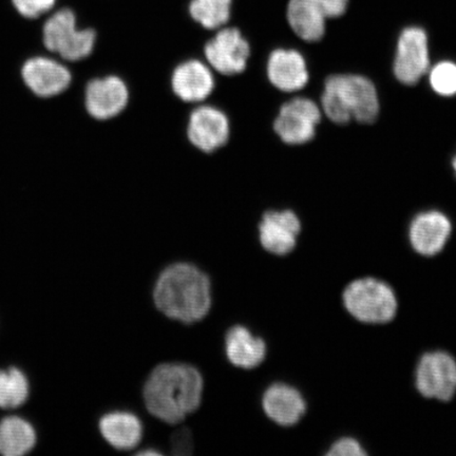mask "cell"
<instances>
[{"mask_svg":"<svg viewBox=\"0 0 456 456\" xmlns=\"http://www.w3.org/2000/svg\"><path fill=\"white\" fill-rule=\"evenodd\" d=\"M171 450L175 455H191L193 452V437L191 430L176 431L170 441Z\"/></svg>","mask_w":456,"mask_h":456,"instance_id":"484cf974","label":"cell"},{"mask_svg":"<svg viewBox=\"0 0 456 456\" xmlns=\"http://www.w3.org/2000/svg\"><path fill=\"white\" fill-rule=\"evenodd\" d=\"M171 88L181 101L201 102L213 94L214 74L201 61H186L174 70Z\"/></svg>","mask_w":456,"mask_h":456,"instance_id":"9a60e30c","label":"cell"},{"mask_svg":"<svg viewBox=\"0 0 456 456\" xmlns=\"http://www.w3.org/2000/svg\"><path fill=\"white\" fill-rule=\"evenodd\" d=\"M430 84L437 94L452 96L456 94V65L452 61H442L433 67Z\"/></svg>","mask_w":456,"mask_h":456,"instance_id":"cb8c5ba5","label":"cell"},{"mask_svg":"<svg viewBox=\"0 0 456 456\" xmlns=\"http://www.w3.org/2000/svg\"><path fill=\"white\" fill-rule=\"evenodd\" d=\"M344 305L357 321L380 324L392 321L397 313V299L389 285L374 278L358 279L345 289Z\"/></svg>","mask_w":456,"mask_h":456,"instance_id":"5b68a950","label":"cell"},{"mask_svg":"<svg viewBox=\"0 0 456 456\" xmlns=\"http://www.w3.org/2000/svg\"><path fill=\"white\" fill-rule=\"evenodd\" d=\"M324 113L336 124L352 118L372 124L379 113L378 91L369 78L353 74H339L327 78L322 96Z\"/></svg>","mask_w":456,"mask_h":456,"instance_id":"3957f363","label":"cell"},{"mask_svg":"<svg viewBox=\"0 0 456 456\" xmlns=\"http://www.w3.org/2000/svg\"><path fill=\"white\" fill-rule=\"evenodd\" d=\"M300 231V221L292 210H272L262 216L258 227L259 241L266 252L285 256L293 252Z\"/></svg>","mask_w":456,"mask_h":456,"instance_id":"5bb4252c","label":"cell"},{"mask_svg":"<svg viewBox=\"0 0 456 456\" xmlns=\"http://www.w3.org/2000/svg\"><path fill=\"white\" fill-rule=\"evenodd\" d=\"M203 376L187 363L159 364L148 375L142 399L153 418L168 425H178L201 407Z\"/></svg>","mask_w":456,"mask_h":456,"instance_id":"6da1fadb","label":"cell"},{"mask_svg":"<svg viewBox=\"0 0 456 456\" xmlns=\"http://www.w3.org/2000/svg\"><path fill=\"white\" fill-rule=\"evenodd\" d=\"M21 77L34 94L45 99L64 93L72 81L66 66L45 56L28 59L22 66Z\"/></svg>","mask_w":456,"mask_h":456,"instance_id":"4fadbf2b","label":"cell"},{"mask_svg":"<svg viewBox=\"0 0 456 456\" xmlns=\"http://www.w3.org/2000/svg\"><path fill=\"white\" fill-rule=\"evenodd\" d=\"M11 3L22 19L38 20L56 9L57 0H11Z\"/></svg>","mask_w":456,"mask_h":456,"instance_id":"d4e9b609","label":"cell"},{"mask_svg":"<svg viewBox=\"0 0 456 456\" xmlns=\"http://www.w3.org/2000/svg\"><path fill=\"white\" fill-rule=\"evenodd\" d=\"M329 456H363L367 455L356 440L353 438H341L336 442L327 453Z\"/></svg>","mask_w":456,"mask_h":456,"instance_id":"4316f807","label":"cell"},{"mask_svg":"<svg viewBox=\"0 0 456 456\" xmlns=\"http://www.w3.org/2000/svg\"><path fill=\"white\" fill-rule=\"evenodd\" d=\"M452 164H453V168H454V171L456 174V157L454 158Z\"/></svg>","mask_w":456,"mask_h":456,"instance_id":"83f0119b","label":"cell"},{"mask_svg":"<svg viewBox=\"0 0 456 456\" xmlns=\"http://www.w3.org/2000/svg\"><path fill=\"white\" fill-rule=\"evenodd\" d=\"M204 54L214 70L233 77L247 69L250 47L237 28H224L205 45Z\"/></svg>","mask_w":456,"mask_h":456,"instance_id":"9c48e42d","label":"cell"},{"mask_svg":"<svg viewBox=\"0 0 456 456\" xmlns=\"http://www.w3.org/2000/svg\"><path fill=\"white\" fill-rule=\"evenodd\" d=\"M415 379L421 395L452 401L456 393V361L446 352L427 353L416 368Z\"/></svg>","mask_w":456,"mask_h":456,"instance_id":"52a82bcc","label":"cell"},{"mask_svg":"<svg viewBox=\"0 0 456 456\" xmlns=\"http://www.w3.org/2000/svg\"><path fill=\"white\" fill-rule=\"evenodd\" d=\"M321 121L322 112L315 102L296 98L281 107L273 129L285 144L301 145L313 140Z\"/></svg>","mask_w":456,"mask_h":456,"instance_id":"ba28073f","label":"cell"},{"mask_svg":"<svg viewBox=\"0 0 456 456\" xmlns=\"http://www.w3.org/2000/svg\"><path fill=\"white\" fill-rule=\"evenodd\" d=\"M349 0H289L288 20L301 39L318 42L326 32V20L346 13Z\"/></svg>","mask_w":456,"mask_h":456,"instance_id":"8992f818","label":"cell"},{"mask_svg":"<svg viewBox=\"0 0 456 456\" xmlns=\"http://www.w3.org/2000/svg\"><path fill=\"white\" fill-rule=\"evenodd\" d=\"M129 102V90L121 77L94 78L86 87L85 105L91 117L107 121L121 114Z\"/></svg>","mask_w":456,"mask_h":456,"instance_id":"7c38bea8","label":"cell"},{"mask_svg":"<svg viewBox=\"0 0 456 456\" xmlns=\"http://www.w3.org/2000/svg\"><path fill=\"white\" fill-rule=\"evenodd\" d=\"M225 355L233 367L253 370L266 357L264 339L256 338L248 328L236 324L227 330L224 338Z\"/></svg>","mask_w":456,"mask_h":456,"instance_id":"d6986e66","label":"cell"},{"mask_svg":"<svg viewBox=\"0 0 456 456\" xmlns=\"http://www.w3.org/2000/svg\"><path fill=\"white\" fill-rule=\"evenodd\" d=\"M452 224L446 216L440 212H427L419 215L410 226V242L413 248L423 256H435L446 245Z\"/></svg>","mask_w":456,"mask_h":456,"instance_id":"e0dca14e","label":"cell"},{"mask_svg":"<svg viewBox=\"0 0 456 456\" xmlns=\"http://www.w3.org/2000/svg\"><path fill=\"white\" fill-rule=\"evenodd\" d=\"M231 5L232 0H192L190 12L200 25L214 30L230 20Z\"/></svg>","mask_w":456,"mask_h":456,"instance_id":"7402d4cb","label":"cell"},{"mask_svg":"<svg viewBox=\"0 0 456 456\" xmlns=\"http://www.w3.org/2000/svg\"><path fill=\"white\" fill-rule=\"evenodd\" d=\"M96 32L78 28L77 16L71 7H60L45 16L42 24V43L50 53L62 60L78 61L94 53Z\"/></svg>","mask_w":456,"mask_h":456,"instance_id":"277c9868","label":"cell"},{"mask_svg":"<svg viewBox=\"0 0 456 456\" xmlns=\"http://www.w3.org/2000/svg\"><path fill=\"white\" fill-rule=\"evenodd\" d=\"M428 37L424 28H404L398 39L395 74L399 82L413 86L429 70Z\"/></svg>","mask_w":456,"mask_h":456,"instance_id":"30bf717a","label":"cell"},{"mask_svg":"<svg viewBox=\"0 0 456 456\" xmlns=\"http://www.w3.org/2000/svg\"><path fill=\"white\" fill-rule=\"evenodd\" d=\"M100 432L110 447L127 452L139 446L144 428L141 419L128 411H112L100 419Z\"/></svg>","mask_w":456,"mask_h":456,"instance_id":"ffe728a7","label":"cell"},{"mask_svg":"<svg viewBox=\"0 0 456 456\" xmlns=\"http://www.w3.org/2000/svg\"><path fill=\"white\" fill-rule=\"evenodd\" d=\"M264 411L273 423L290 427L298 423L305 413V398L294 387L277 383L267 387L262 397Z\"/></svg>","mask_w":456,"mask_h":456,"instance_id":"ac0fdd59","label":"cell"},{"mask_svg":"<svg viewBox=\"0 0 456 456\" xmlns=\"http://www.w3.org/2000/svg\"><path fill=\"white\" fill-rule=\"evenodd\" d=\"M28 395L26 376L19 369L0 370V408L15 409L25 403Z\"/></svg>","mask_w":456,"mask_h":456,"instance_id":"603a6c76","label":"cell"},{"mask_svg":"<svg viewBox=\"0 0 456 456\" xmlns=\"http://www.w3.org/2000/svg\"><path fill=\"white\" fill-rule=\"evenodd\" d=\"M37 435L27 420L10 416L0 421V454L21 456L36 446Z\"/></svg>","mask_w":456,"mask_h":456,"instance_id":"44dd1931","label":"cell"},{"mask_svg":"<svg viewBox=\"0 0 456 456\" xmlns=\"http://www.w3.org/2000/svg\"><path fill=\"white\" fill-rule=\"evenodd\" d=\"M157 310L171 321L192 324L212 309V281L188 262H175L159 273L152 292Z\"/></svg>","mask_w":456,"mask_h":456,"instance_id":"7a4b0ae2","label":"cell"},{"mask_svg":"<svg viewBox=\"0 0 456 456\" xmlns=\"http://www.w3.org/2000/svg\"><path fill=\"white\" fill-rule=\"evenodd\" d=\"M267 77L271 84L283 93H295L309 82L305 57L298 51L277 49L267 61Z\"/></svg>","mask_w":456,"mask_h":456,"instance_id":"2e32d148","label":"cell"},{"mask_svg":"<svg viewBox=\"0 0 456 456\" xmlns=\"http://www.w3.org/2000/svg\"><path fill=\"white\" fill-rule=\"evenodd\" d=\"M230 135V119L219 108L200 106L191 113L187 138L197 150L215 152L226 145Z\"/></svg>","mask_w":456,"mask_h":456,"instance_id":"8fae6325","label":"cell"}]
</instances>
